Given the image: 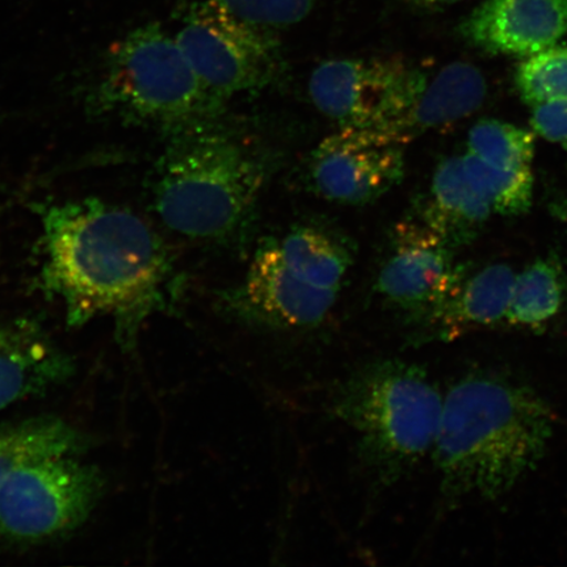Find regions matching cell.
<instances>
[{
  "instance_id": "cell-1",
  "label": "cell",
  "mask_w": 567,
  "mask_h": 567,
  "mask_svg": "<svg viewBox=\"0 0 567 567\" xmlns=\"http://www.w3.org/2000/svg\"><path fill=\"white\" fill-rule=\"evenodd\" d=\"M42 280L71 322L113 316L127 330L166 305L173 265L136 213L96 198L40 205Z\"/></svg>"
},
{
  "instance_id": "cell-2",
  "label": "cell",
  "mask_w": 567,
  "mask_h": 567,
  "mask_svg": "<svg viewBox=\"0 0 567 567\" xmlns=\"http://www.w3.org/2000/svg\"><path fill=\"white\" fill-rule=\"evenodd\" d=\"M556 415L534 389L509 375L473 371L446 390L431 456L443 499L492 502L540 465Z\"/></svg>"
},
{
  "instance_id": "cell-3",
  "label": "cell",
  "mask_w": 567,
  "mask_h": 567,
  "mask_svg": "<svg viewBox=\"0 0 567 567\" xmlns=\"http://www.w3.org/2000/svg\"><path fill=\"white\" fill-rule=\"evenodd\" d=\"M309 94L342 130L384 133L405 146L477 112L487 84L467 62L425 71L401 56H372L324 61L310 76Z\"/></svg>"
},
{
  "instance_id": "cell-4",
  "label": "cell",
  "mask_w": 567,
  "mask_h": 567,
  "mask_svg": "<svg viewBox=\"0 0 567 567\" xmlns=\"http://www.w3.org/2000/svg\"><path fill=\"white\" fill-rule=\"evenodd\" d=\"M268 175L264 152L212 118L168 137L155 168L154 208L183 237L225 243L251 221Z\"/></svg>"
},
{
  "instance_id": "cell-5",
  "label": "cell",
  "mask_w": 567,
  "mask_h": 567,
  "mask_svg": "<svg viewBox=\"0 0 567 567\" xmlns=\"http://www.w3.org/2000/svg\"><path fill=\"white\" fill-rule=\"evenodd\" d=\"M443 399L421 365L381 358L337 382L329 411L357 434L358 461L371 484L388 488L431 456Z\"/></svg>"
},
{
  "instance_id": "cell-6",
  "label": "cell",
  "mask_w": 567,
  "mask_h": 567,
  "mask_svg": "<svg viewBox=\"0 0 567 567\" xmlns=\"http://www.w3.org/2000/svg\"><path fill=\"white\" fill-rule=\"evenodd\" d=\"M99 110L173 136L221 113L212 94L161 24L136 28L116 42L95 96Z\"/></svg>"
},
{
  "instance_id": "cell-7",
  "label": "cell",
  "mask_w": 567,
  "mask_h": 567,
  "mask_svg": "<svg viewBox=\"0 0 567 567\" xmlns=\"http://www.w3.org/2000/svg\"><path fill=\"white\" fill-rule=\"evenodd\" d=\"M105 480L80 456H55L19 467L0 486V537L42 543L80 528L101 502Z\"/></svg>"
},
{
  "instance_id": "cell-8",
  "label": "cell",
  "mask_w": 567,
  "mask_h": 567,
  "mask_svg": "<svg viewBox=\"0 0 567 567\" xmlns=\"http://www.w3.org/2000/svg\"><path fill=\"white\" fill-rule=\"evenodd\" d=\"M271 31L215 0H200L189 7L175 39L205 86L225 103L271 86L284 73L280 42Z\"/></svg>"
},
{
  "instance_id": "cell-9",
  "label": "cell",
  "mask_w": 567,
  "mask_h": 567,
  "mask_svg": "<svg viewBox=\"0 0 567 567\" xmlns=\"http://www.w3.org/2000/svg\"><path fill=\"white\" fill-rule=\"evenodd\" d=\"M453 251L422 219L403 221L395 226L375 278L374 290L382 302L424 337L465 279Z\"/></svg>"
},
{
  "instance_id": "cell-10",
  "label": "cell",
  "mask_w": 567,
  "mask_h": 567,
  "mask_svg": "<svg viewBox=\"0 0 567 567\" xmlns=\"http://www.w3.org/2000/svg\"><path fill=\"white\" fill-rule=\"evenodd\" d=\"M339 292L310 286L281 258L278 243L254 254L238 286L219 296L221 313L246 328L308 331L321 326L334 309Z\"/></svg>"
},
{
  "instance_id": "cell-11",
  "label": "cell",
  "mask_w": 567,
  "mask_h": 567,
  "mask_svg": "<svg viewBox=\"0 0 567 567\" xmlns=\"http://www.w3.org/2000/svg\"><path fill=\"white\" fill-rule=\"evenodd\" d=\"M405 173L403 145L384 133L342 130L311 155L310 177L319 196L346 205L379 200Z\"/></svg>"
},
{
  "instance_id": "cell-12",
  "label": "cell",
  "mask_w": 567,
  "mask_h": 567,
  "mask_svg": "<svg viewBox=\"0 0 567 567\" xmlns=\"http://www.w3.org/2000/svg\"><path fill=\"white\" fill-rule=\"evenodd\" d=\"M458 33L480 51L526 59L567 33V0H484Z\"/></svg>"
},
{
  "instance_id": "cell-13",
  "label": "cell",
  "mask_w": 567,
  "mask_h": 567,
  "mask_svg": "<svg viewBox=\"0 0 567 567\" xmlns=\"http://www.w3.org/2000/svg\"><path fill=\"white\" fill-rule=\"evenodd\" d=\"M74 360L38 326L0 323V411L65 384Z\"/></svg>"
},
{
  "instance_id": "cell-14",
  "label": "cell",
  "mask_w": 567,
  "mask_h": 567,
  "mask_svg": "<svg viewBox=\"0 0 567 567\" xmlns=\"http://www.w3.org/2000/svg\"><path fill=\"white\" fill-rule=\"evenodd\" d=\"M492 212L467 179L461 158L452 157L436 168L421 219L456 250L476 239Z\"/></svg>"
},
{
  "instance_id": "cell-15",
  "label": "cell",
  "mask_w": 567,
  "mask_h": 567,
  "mask_svg": "<svg viewBox=\"0 0 567 567\" xmlns=\"http://www.w3.org/2000/svg\"><path fill=\"white\" fill-rule=\"evenodd\" d=\"M516 275L506 265L488 266L460 284L432 323L427 337L452 338L506 318Z\"/></svg>"
},
{
  "instance_id": "cell-16",
  "label": "cell",
  "mask_w": 567,
  "mask_h": 567,
  "mask_svg": "<svg viewBox=\"0 0 567 567\" xmlns=\"http://www.w3.org/2000/svg\"><path fill=\"white\" fill-rule=\"evenodd\" d=\"M89 439L61 417L42 415L0 424V486L19 467L55 456H80Z\"/></svg>"
},
{
  "instance_id": "cell-17",
  "label": "cell",
  "mask_w": 567,
  "mask_h": 567,
  "mask_svg": "<svg viewBox=\"0 0 567 567\" xmlns=\"http://www.w3.org/2000/svg\"><path fill=\"white\" fill-rule=\"evenodd\" d=\"M278 247L284 264L301 280L340 293L353 261L343 243L315 226H297Z\"/></svg>"
},
{
  "instance_id": "cell-18",
  "label": "cell",
  "mask_w": 567,
  "mask_h": 567,
  "mask_svg": "<svg viewBox=\"0 0 567 567\" xmlns=\"http://www.w3.org/2000/svg\"><path fill=\"white\" fill-rule=\"evenodd\" d=\"M566 276L555 258L538 259L516 275L506 319L515 326H542L564 307Z\"/></svg>"
},
{
  "instance_id": "cell-19",
  "label": "cell",
  "mask_w": 567,
  "mask_h": 567,
  "mask_svg": "<svg viewBox=\"0 0 567 567\" xmlns=\"http://www.w3.org/2000/svg\"><path fill=\"white\" fill-rule=\"evenodd\" d=\"M467 179L484 196L492 210L502 216H520L528 212L534 197L530 168L495 165L467 153L461 157Z\"/></svg>"
},
{
  "instance_id": "cell-20",
  "label": "cell",
  "mask_w": 567,
  "mask_h": 567,
  "mask_svg": "<svg viewBox=\"0 0 567 567\" xmlns=\"http://www.w3.org/2000/svg\"><path fill=\"white\" fill-rule=\"evenodd\" d=\"M470 152L495 165L530 168L535 157L534 134L498 120H481L467 136Z\"/></svg>"
},
{
  "instance_id": "cell-21",
  "label": "cell",
  "mask_w": 567,
  "mask_h": 567,
  "mask_svg": "<svg viewBox=\"0 0 567 567\" xmlns=\"http://www.w3.org/2000/svg\"><path fill=\"white\" fill-rule=\"evenodd\" d=\"M516 90L530 106L567 99V45L526 56L515 73Z\"/></svg>"
},
{
  "instance_id": "cell-22",
  "label": "cell",
  "mask_w": 567,
  "mask_h": 567,
  "mask_svg": "<svg viewBox=\"0 0 567 567\" xmlns=\"http://www.w3.org/2000/svg\"><path fill=\"white\" fill-rule=\"evenodd\" d=\"M234 16L252 24L284 28L301 23L313 11L315 0H215Z\"/></svg>"
},
{
  "instance_id": "cell-23",
  "label": "cell",
  "mask_w": 567,
  "mask_h": 567,
  "mask_svg": "<svg viewBox=\"0 0 567 567\" xmlns=\"http://www.w3.org/2000/svg\"><path fill=\"white\" fill-rule=\"evenodd\" d=\"M530 124L538 136L551 142L567 140V99H557L534 106Z\"/></svg>"
},
{
  "instance_id": "cell-24",
  "label": "cell",
  "mask_w": 567,
  "mask_h": 567,
  "mask_svg": "<svg viewBox=\"0 0 567 567\" xmlns=\"http://www.w3.org/2000/svg\"><path fill=\"white\" fill-rule=\"evenodd\" d=\"M408 3L422 9H436V7L450 6L458 2V0H406Z\"/></svg>"
},
{
  "instance_id": "cell-25",
  "label": "cell",
  "mask_w": 567,
  "mask_h": 567,
  "mask_svg": "<svg viewBox=\"0 0 567 567\" xmlns=\"http://www.w3.org/2000/svg\"><path fill=\"white\" fill-rule=\"evenodd\" d=\"M551 212L567 225V196L558 198V200L551 205Z\"/></svg>"
},
{
  "instance_id": "cell-26",
  "label": "cell",
  "mask_w": 567,
  "mask_h": 567,
  "mask_svg": "<svg viewBox=\"0 0 567 567\" xmlns=\"http://www.w3.org/2000/svg\"><path fill=\"white\" fill-rule=\"evenodd\" d=\"M563 146L566 148L567 151V140L565 142H563Z\"/></svg>"
}]
</instances>
